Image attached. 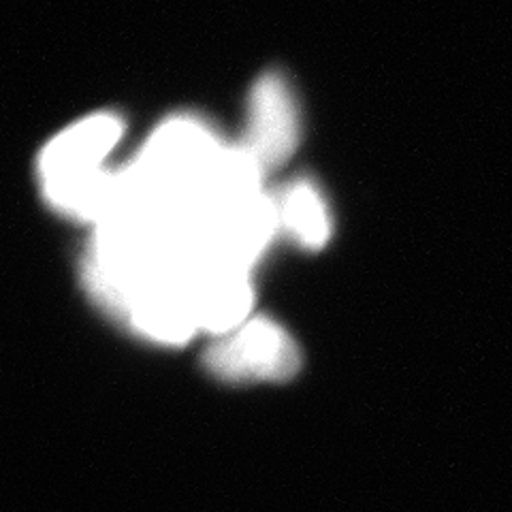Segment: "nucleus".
Masks as SVG:
<instances>
[{
  "instance_id": "nucleus-3",
  "label": "nucleus",
  "mask_w": 512,
  "mask_h": 512,
  "mask_svg": "<svg viewBox=\"0 0 512 512\" xmlns=\"http://www.w3.org/2000/svg\"><path fill=\"white\" fill-rule=\"evenodd\" d=\"M122 320L150 342H188L199 331L188 267L175 265L143 280L128 297Z\"/></svg>"
},
{
  "instance_id": "nucleus-5",
  "label": "nucleus",
  "mask_w": 512,
  "mask_h": 512,
  "mask_svg": "<svg viewBox=\"0 0 512 512\" xmlns=\"http://www.w3.org/2000/svg\"><path fill=\"white\" fill-rule=\"evenodd\" d=\"M199 331L220 338L250 320L254 288L250 269L205 256L188 265Z\"/></svg>"
},
{
  "instance_id": "nucleus-6",
  "label": "nucleus",
  "mask_w": 512,
  "mask_h": 512,
  "mask_svg": "<svg viewBox=\"0 0 512 512\" xmlns=\"http://www.w3.org/2000/svg\"><path fill=\"white\" fill-rule=\"evenodd\" d=\"M280 227L306 250H323L333 231L327 201L310 180H297L278 201Z\"/></svg>"
},
{
  "instance_id": "nucleus-1",
  "label": "nucleus",
  "mask_w": 512,
  "mask_h": 512,
  "mask_svg": "<svg viewBox=\"0 0 512 512\" xmlns=\"http://www.w3.org/2000/svg\"><path fill=\"white\" fill-rule=\"evenodd\" d=\"M124 135V120L111 111L86 116L47 141L37 175L47 205L62 216L99 224L122 201V171L105 167Z\"/></svg>"
},
{
  "instance_id": "nucleus-4",
  "label": "nucleus",
  "mask_w": 512,
  "mask_h": 512,
  "mask_svg": "<svg viewBox=\"0 0 512 512\" xmlns=\"http://www.w3.org/2000/svg\"><path fill=\"white\" fill-rule=\"evenodd\" d=\"M299 137L301 122L293 88L282 73H263L250 92L244 146L269 171L284 165L295 154Z\"/></svg>"
},
{
  "instance_id": "nucleus-2",
  "label": "nucleus",
  "mask_w": 512,
  "mask_h": 512,
  "mask_svg": "<svg viewBox=\"0 0 512 512\" xmlns=\"http://www.w3.org/2000/svg\"><path fill=\"white\" fill-rule=\"evenodd\" d=\"M203 359L212 376L235 384L284 382L301 367L291 333L265 316H252L242 327L214 338Z\"/></svg>"
}]
</instances>
